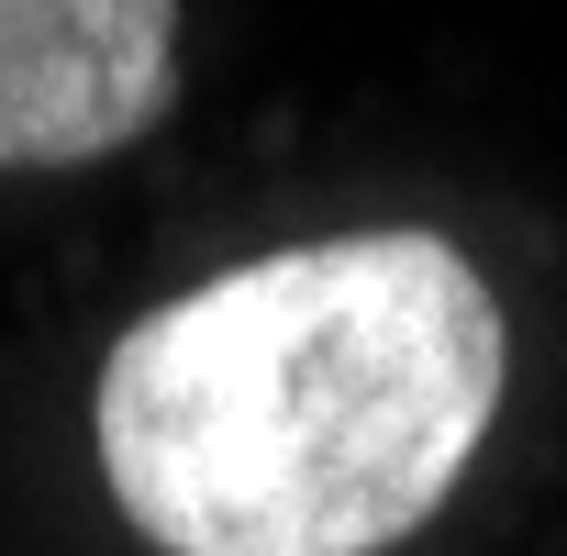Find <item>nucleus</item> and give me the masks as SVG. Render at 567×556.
Segmentation results:
<instances>
[{"label": "nucleus", "instance_id": "1", "mask_svg": "<svg viewBox=\"0 0 567 556\" xmlns=\"http://www.w3.org/2000/svg\"><path fill=\"white\" fill-rule=\"evenodd\" d=\"M512 390L489 278L423 234H312L156 301L90 401L101 490L156 556H390Z\"/></svg>", "mask_w": 567, "mask_h": 556}, {"label": "nucleus", "instance_id": "2", "mask_svg": "<svg viewBox=\"0 0 567 556\" xmlns=\"http://www.w3.org/2000/svg\"><path fill=\"white\" fill-rule=\"evenodd\" d=\"M178 101V0H0V167H101Z\"/></svg>", "mask_w": 567, "mask_h": 556}]
</instances>
